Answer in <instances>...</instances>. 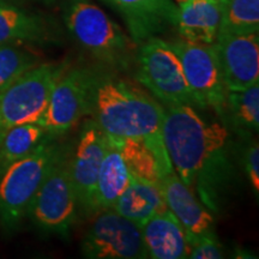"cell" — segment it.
Masks as SVG:
<instances>
[{
  "label": "cell",
  "mask_w": 259,
  "mask_h": 259,
  "mask_svg": "<svg viewBox=\"0 0 259 259\" xmlns=\"http://www.w3.org/2000/svg\"><path fill=\"white\" fill-rule=\"evenodd\" d=\"M163 142L180 180L205 208L219 211L234 179L226 126L206 122L192 106H166Z\"/></svg>",
  "instance_id": "cell-1"
},
{
  "label": "cell",
  "mask_w": 259,
  "mask_h": 259,
  "mask_svg": "<svg viewBox=\"0 0 259 259\" xmlns=\"http://www.w3.org/2000/svg\"><path fill=\"white\" fill-rule=\"evenodd\" d=\"M89 115L108 137L143 142L156 156L162 174L173 170L163 142L164 107L153 95L97 71Z\"/></svg>",
  "instance_id": "cell-2"
},
{
  "label": "cell",
  "mask_w": 259,
  "mask_h": 259,
  "mask_svg": "<svg viewBox=\"0 0 259 259\" xmlns=\"http://www.w3.org/2000/svg\"><path fill=\"white\" fill-rule=\"evenodd\" d=\"M64 22L71 36L100 63L127 69L134 60L138 45L92 0H65Z\"/></svg>",
  "instance_id": "cell-3"
},
{
  "label": "cell",
  "mask_w": 259,
  "mask_h": 259,
  "mask_svg": "<svg viewBox=\"0 0 259 259\" xmlns=\"http://www.w3.org/2000/svg\"><path fill=\"white\" fill-rule=\"evenodd\" d=\"M48 135L30 154L12 164L0 178V225L14 232L27 218L32 198L64 149Z\"/></svg>",
  "instance_id": "cell-4"
},
{
  "label": "cell",
  "mask_w": 259,
  "mask_h": 259,
  "mask_svg": "<svg viewBox=\"0 0 259 259\" xmlns=\"http://www.w3.org/2000/svg\"><path fill=\"white\" fill-rule=\"evenodd\" d=\"M67 69L66 63L37 64L0 92V138L15 126L40 120L52 90Z\"/></svg>",
  "instance_id": "cell-5"
},
{
  "label": "cell",
  "mask_w": 259,
  "mask_h": 259,
  "mask_svg": "<svg viewBox=\"0 0 259 259\" xmlns=\"http://www.w3.org/2000/svg\"><path fill=\"white\" fill-rule=\"evenodd\" d=\"M136 79L162 106L196 107L179 57L161 37H150L138 45Z\"/></svg>",
  "instance_id": "cell-6"
},
{
  "label": "cell",
  "mask_w": 259,
  "mask_h": 259,
  "mask_svg": "<svg viewBox=\"0 0 259 259\" xmlns=\"http://www.w3.org/2000/svg\"><path fill=\"white\" fill-rule=\"evenodd\" d=\"M78 213L70 160L63 151L32 198L27 218L42 232L67 236Z\"/></svg>",
  "instance_id": "cell-7"
},
{
  "label": "cell",
  "mask_w": 259,
  "mask_h": 259,
  "mask_svg": "<svg viewBox=\"0 0 259 259\" xmlns=\"http://www.w3.org/2000/svg\"><path fill=\"white\" fill-rule=\"evenodd\" d=\"M97 71L87 67L67 69L52 90L50 101L37 121L52 137L63 136L89 115Z\"/></svg>",
  "instance_id": "cell-8"
},
{
  "label": "cell",
  "mask_w": 259,
  "mask_h": 259,
  "mask_svg": "<svg viewBox=\"0 0 259 259\" xmlns=\"http://www.w3.org/2000/svg\"><path fill=\"white\" fill-rule=\"evenodd\" d=\"M168 44L181 61L196 107H210L218 114H225L227 89L213 44H198L181 37Z\"/></svg>",
  "instance_id": "cell-9"
},
{
  "label": "cell",
  "mask_w": 259,
  "mask_h": 259,
  "mask_svg": "<svg viewBox=\"0 0 259 259\" xmlns=\"http://www.w3.org/2000/svg\"><path fill=\"white\" fill-rule=\"evenodd\" d=\"M84 234L82 253L92 259L148 258L142 228L115 212L102 210Z\"/></svg>",
  "instance_id": "cell-10"
},
{
  "label": "cell",
  "mask_w": 259,
  "mask_h": 259,
  "mask_svg": "<svg viewBox=\"0 0 259 259\" xmlns=\"http://www.w3.org/2000/svg\"><path fill=\"white\" fill-rule=\"evenodd\" d=\"M107 149V138L93 119L83 124L76 150L70 161V171L78 200L79 212L84 216L96 213V184Z\"/></svg>",
  "instance_id": "cell-11"
},
{
  "label": "cell",
  "mask_w": 259,
  "mask_h": 259,
  "mask_svg": "<svg viewBox=\"0 0 259 259\" xmlns=\"http://www.w3.org/2000/svg\"><path fill=\"white\" fill-rule=\"evenodd\" d=\"M213 47L227 92L244 90L259 83L258 32L218 35Z\"/></svg>",
  "instance_id": "cell-12"
},
{
  "label": "cell",
  "mask_w": 259,
  "mask_h": 259,
  "mask_svg": "<svg viewBox=\"0 0 259 259\" xmlns=\"http://www.w3.org/2000/svg\"><path fill=\"white\" fill-rule=\"evenodd\" d=\"M124 21L136 45L177 28L178 6L174 0H101Z\"/></svg>",
  "instance_id": "cell-13"
},
{
  "label": "cell",
  "mask_w": 259,
  "mask_h": 259,
  "mask_svg": "<svg viewBox=\"0 0 259 259\" xmlns=\"http://www.w3.org/2000/svg\"><path fill=\"white\" fill-rule=\"evenodd\" d=\"M158 186L167 209L186 229L191 244L197 236L212 231L213 216L211 211L205 208L196 194L180 180L174 169L162 174Z\"/></svg>",
  "instance_id": "cell-14"
},
{
  "label": "cell",
  "mask_w": 259,
  "mask_h": 259,
  "mask_svg": "<svg viewBox=\"0 0 259 259\" xmlns=\"http://www.w3.org/2000/svg\"><path fill=\"white\" fill-rule=\"evenodd\" d=\"M141 228L148 258H189L192 246L190 236L168 209L157 212Z\"/></svg>",
  "instance_id": "cell-15"
},
{
  "label": "cell",
  "mask_w": 259,
  "mask_h": 259,
  "mask_svg": "<svg viewBox=\"0 0 259 259\" xmlns=\"http://www.w3.org/2000/svg\"><path fill=\"white\" fill-rule=\"evenodd\" d=\"M220 19L221 5L218 0H185L178 8L177 29L184 40L212 45Z\"/></svg>",
  "instance_id": "cell-16"
},
{
  "label": "cell",
  "mask_w": 259,
  "mask_h": 259,
  "mask_svg": "<svg viewBox=\"0 0 259 259\" xmlns=\"http://www.w3.org/2000/svg\"><path fill=\"white\" fill-rule=\"evenodd\" d=\"M52 34L50 23L42 16L0 3V45H44Z\"/></svg>",
  "instance_id": "cell-17"
},
{
  "label": "cell",
  "mask_w": 259,
  "mask_h": 259,
  "mask_svg": "<svg viewBox=\"0 0 259 259\" xmlns=\"http://www.w3.org/2000/svg\"><path fill=\"white\" fill-rule=\"evenodd\" d=\"M166 209L160 186L134 177H131L128 186L112 206V210L139 227Z\"/></svg>",
  "instance_id": "cell-18"
},
{
  "label": "cell",
  "mask_w": 259,
  "mask_h": 259,
  "mask_svg": "<svg viewBox=\"0 0 259 259\" xmlns=\"http://www.w3.org/2000/svg\"><path fill=\"white\" fill-rule=\"evenodd\" d=\"M107 138V137H106ZM131 181V174L118 149L107 139V149L96 184V212L112 209Z\"/></svg>",
  "instance_id": "cell-19"
},
{
  "label": "cell",
  "mask_w": 259,
  "mask_h": 259,
  "mask_svg": "<svg viewBox=\"0 0 259 259\" xmlns=\"http://www.w3.org/2000/svg\"><path fill=\"white\" fill-rule=\"evenodd\" d=\"M48 136L37 122L15 126L0 138V178L12 164L27 156Z\"/></svg>",
  "instance_id": "cell-20"
},
{
  "label": "cell",
  "mask_w": 259,
  "mask_h": 259,
  "mask_svg": "<svg viewBox=\"0 0 259 259\" xmlns=\"http://www.w3.org/2000/svg\"><path fill=\"white\" fill-rule=\"evenodd\" d=\"M106 137L113 147L118 149L131 177L156 185L160 184L162 176L160 163L153 151L143 142L131 138Z\"/></svg>",
  "instance_id": "cell-21"
},
{
  "label": "cell",
  "mask_w": 259,
  "mask_h": 259,
  "mask_svg": "<svg viewBox=\"0 0 259 259\" xmlns=\"http://www.w3.org/2000/svg\"><path fill=\"white\" fill-rule=\"evenodd\" d=\"M259 31V0H226L218 35Z\"/></svg>",
  "instance_id": "cell-22"
},
{
  "label": "cell",
  "mask_w": 259,
  "mask_h": 259,
  "mask_svg": "<svg viewBox=\"0 0 259 259\" xmlns=\"http://www.w3.org/2000/svg\"><path fill=\"white\" fill-rule=\"evenodd\" d=\"M234 126L242 132H258L259 128V83L238 92H227L226 113Z\"/></svg>",
  "instance_id": "cell-23"
},
{
  "label": "cell",
  "mask_w": 259,
  "mask_h": 259,
  "mask_svg": "<svg viewBox=\"0 0 259 259\" xmlns=\"http://www.w3.org/2000/svg\"><path fill=\"white\" fill-rule=\"evenodd\" d=\"M37 64L34 54L15 45H0V92Z\"/></svg>",
  "instance_id": "cell-24"
},
{
  "label": "cell",
  "mask_w": 259,
  "mask_h": 259,
  "mask_svg": "<svg viewBox=\"0 0 259 259\" xmlns=\"http://www.w3.org/2000/svg\"><path fill=\"white\" fill-rule=\"evenodd\" d=\"M225 257L221 242L212 231L197 236L192 241L189 258L192 259H221Z\"/></svg>",
  "instance_id": "cell-25"
},
{
  "label": "cell",
  "mask_w": 259,
  "mask_h": 259,
  "mask_svg": "<svg viewBox=\"0 0 259 259\" xmlns=\"http://www.w3.org/2000/svg\"><path fill=\"white\" fill-rule=\"evenodd\" d=\"M245 169L255 196L259 193V147L258 142L253 141L248 145L245 154Z\"/></svg>",
  "instance_id": "cell-26"
},
{
  "label": "cell",
  "mask_w": 259,
  "mask_h": 259,
  "mask_svg": "<svg viewBox=\"0 0 259 259\" xmlns=\"http://www.w3.org/2000/svg\"><path fill=\"white\" fill-rule=\"evenodd\" d=\"M40 2L45 3V4H53V3L57 2V0H40Z\"/></svg>",
  "instance_id": "cell-27"
},
{
  "label": "cell",
  "mask_w": 259,
  "mask_h": 259,
  "mask_svg": "<svg viewBox=\"0 0 259 259\" xmlns=\"http://www.w3.org/2000/svg\"><path fill=\"white\" fill-rule=\"evenodd\" d=\"M218 2L220 3V5H221V9H222V6H223V4H225L226 0H218Z\"/></svg>",
  "instance_id": "cell-28"
},
{
  "label": "cell",
  "mask_w": 259,
  "mask_h": 259,
  "mask_svg": "<svg viewBox=\"0 0 259 259\" xmlns=\"http://www.w3.org/2000/svg\"><path fill=\"white\" fill-rule=\"evenodd\" d=\"M174 2L178 3V4H181V3H184V2H185V0H174Z\"/></svg>",
  "instance_id": "cell-29"
},
{
  "label": "cell",
  "mask_w": 259,
  "mask_h": 259,
  "mask_svg": "<svg viewBox=\"0 0 259 259\" xmlns=\"http://www.w3.org/2000/svg\"><path fill=\"white\" fill-rule=\"evenodd\" d=\"M5 2H8V0H0V3H5Z\"/></svg>",
  "instance_id": "cell-30"
}]
</instances>
